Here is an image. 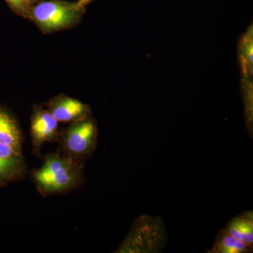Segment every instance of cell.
Masks as SVG:
<instances>
[{
  "label": "cell",
  "mask_w": 253,
  "mask_h": 253,
  "mask_svg": "<svg viewBox=\"0 0 253 253\" xmlns=\"http://www.w3.org/2000/svg\"><path fill=\"white\" fill-rule=\"evenodd\" d=\"M44 105L59 123L70 124L91 116L89 105L63 94L54 96Z\"/></svg>",
  "instance_id": "obj_6"
},
{
  "label": "cell",
  "mask_w": 253,
  "mask_h": 253,
  "mask_svg": "<svg viewBox=\"0 0 253 253\" xmlns=\"http://www.w3.org/2000/svg\"><path fill=\"white\" fill-rule=\"evenodd\" d=\"M240 56L245 74L253 71V31H249L241 42Z\"/></svg>",
  "instance_id": "obj_11"
},
{
  "label": "cell",
  "mask_w": 253,
  "mask_h": 253,
  "mask_svg": "<svg viewBox=\"0 0 253 253\" xmlns=\"http://www.w3.org/2000/svg\"><path fill=\"white\" fill-rule=\"evenodd\" d=\"M13 11L21 16L29 19L32 6L28 4L26 0H5Z\"/></svg>",
  "instance_id": "obj_12"
},
{
  "label": "cell",
  "mask_w": 253,
  "mask_h": 253,
  "mask_svg": "<svg viewBox=\"0 0 253 253\" xmlns=\"http://www.w3.org/2000/svg\"><path fill=\"white\" fill-rule=\"evenodd\" d=\"M26 1H27L28 4L31 5V6H33V5H34L35 4H36V3H38V1H41V0H26Z\"/></svg>",
  "instance_id": "obj_14"
},
{
  "label": "cell",
  "mask_w": 253,
  "mask_h": 253,
  "mask_svg": "<svg viewBox=\"0 0 253 253\" xmlns=\"http://www.w3.org/2000/svg\"><path fill=\"white\" fill-rule=\"evenodd\" d=\"M98 126L92 116L59 130L56 151L84 167L97 145Z\"/></svg>",
  "instance_id": "obj_2"
},
{
  "label": "cell",
  "mask_w": 253,
  "mask_h": 253,
  "mask_svg": "<svg viewBox=\"0 0 253 253\" xmlns=\"http://www.w3.org/2000/svg\"><path fill=\"white\" fill-rule=\"evenodd\" d=\"M223 230L253 247V212L246 211L228 222Z\"/></svg>",
  "instance_id": "obj_9"
},
{
  "label": "cell",
  "mask_w": 253,
  "mask_h": 253,
  "mask_svg": "<svg viewBox=\"0 0 253 253\" xmlns=\"http://www.w3.org/2000/svg\"><path fill=\"white\" fill-rule=\"evenodd\" d=\"M59 122L44 104L34 105L31 117V136L33 153L41 158L44 143H56L59 135Z\"/></svg>",
  "instance_id": "obj_5"
},
{
  "label": "cell",
  "mask_w": 253,
  "mask_h": 253,
  "mask_svg": "<svg viewBox=\"0 0 253 253\" xmlns=\"http://www.w3.org/2000/svg\"><path fill=\"white\" fill-rule=\"evenodd\" d=\"M42 160L41 168L32 169L31 179L43 197L68 194L85 183L84 167L57 151L46 154Z\"/></svg>",
  "instance_id": "obj_1"
},
{
  "label": "cell",
  "mask_w": 253,
  "mask_h": 253,
  "mask_svg": "<svg viewBox=\"0 0 253 253\" xmlns=\"http://www.w3.org/2000/svg\"><path fill=\"white\" fill-rule=\"evenodd\" d=\"M93 1L94 0H78V3L81 5L82 7L86 8V6Z\"/></svg>",
  "instance_id": "obj_13"
},
{
  "label": "cell",
  "mask_w": 253,
  "mask_h": 253,
  "mask_svg": "<svg viewBox=\"0 0 253 253\" xmlns=\"http://www.w3.org/2000/svg\"><path fill=\"white\" fill-rule=\"evenodd\" d=\"M167 241V230L162 217L142 214L134 221L116 253H161Z\"/></svg>",
  "instance_id": "obj_4"
},
{
  "label": "cell",
  "mask_w": 253,
  "mask_h": 253,
  "mask_svg": "<svg viewBox=\"0 0 253 253\" xmlns=\"http://www.w3.org/2000/svg\"><path fill=\"white\" fill-rule=\"evenodd\" d=\"M27 172L23 153L0 143V188L22 180Z\"/></svg>",
  "instance_id": "obj_7"
},
{
  "label": "cell",
  "mask_w": 253,
  "mask_h": 253,
  "mask_svg": "<svg viewBox=\"0 0 253 253\" xmlns=\"http://www.w3.org/2000/svg\"><path fill=\"white\" fill-rule=\"evenodd\" d=\"M85 8L78 1L49 0L33 5L29 19L44 34L71 29L82 21Z\"/></svg>",
  "instance_id": "obj_3"
},
{
  "label": "cell",
  "mask_w": 253,
  "mask_h": 253,
  "mask_svg": "<svg viewBox=\"0 0 253 253\" xmlns=\"http://www.w3.org/2000/svg\"><path fill=\"white\" fill-rule=\"evenodd\" d=\"M252 247L221 229L210 253H247L252 252Z\"/></svg>",
  "instance_id": "obj_10"
},
{
  "label": "cell",
  "mask_w": 253,
  "mask_h": 253,
  "mask_svg": "<svg viewBox=\"0 0 253 253\" xmlns=\"http://www.w3.org/2000/svg\"><path fill=\"white\" fill-rule=\"evenodd\" d=\"M0 143L23 153V135L21 126L12 113L0 106Z\"/></svg>",
  "instance_id": "obj_8"
}]
</instances>
